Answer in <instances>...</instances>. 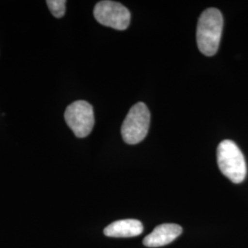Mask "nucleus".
Segmentation results:
<instances>
[{
	"label": "nucleus",
	"mask_w": 248,
	"mask_h": 248,
	"mask_svg": "<svg viewBox=\"0 0 248 248\" xmlns=\"http://www.w3.org/2000/svg\"><path fill=\"white\" fill-rule=\"evenodd\" d=\"M223 18L219 9L204 10L197 27V44L199 50L207 56L217 53L222 38Z\"/></svg>",
	"instance_id": "1"
},
{
	"label": "nucleus",
	"mask_w": 248,
	"mask_h": 248,
	"mask_svg": "<svg viewBox=\"0 0 248 248\" xmlns=\"http://www.w3.org/2000/svg\"><path fill=\"white\" fill-rule=\"evenodd\" d=\"M217 162L222 174L232 182L239 184L247 177V164L237 144L231 140L220 142L217 148Z\"/></svg>",
	"instance_id": "2"
},
{
	"label": "nucleus",
	"mask_w": 248,
	"mask_h": 248,
	"mask_svg": "<svg viewBox=\"0 0 248 248\" xmlns=\"http://www.w3.org/2000/svg\"><path fill=\"white\" fill-rule=\"evenodd\" d=\"M150 125V111L147 106L138 102L133 105L124 120L122 135L128 144H137L147 135Z\"/></svg>",
	"instance_id": "3"
},
{
	"label": "nucleus",
	"mask_w": 248,
	"mask_h": 248,
	"mask_svg": "<svg viewBox=\"0 0 248 248\" xmlns=\"http://www.w3.org/2000/svg\"><path fill=\"white\" fill-rule=\"evenodd\" d=\"M64 119L73 133L78 138L87 137L95 124L93 108L84 100L76 101L67 107Z\"/></svg>",
	"instance_id": "4"
},
{
	"label": "nucleus",
	"mask_w": 248,
	"mask_h": 248,
	"mask_svg": "<svg viewBox=\"0 0 248 248\" xmlns=\"http://www.w3.org/2000/svg\"><path fill=\"white\" fill-rule=\"evenodd\" d=\"M94 16L100 24L118 31L126 30L131 21L130 11L114 1L98 2L94 9Z\"/></svg>",
	"instance_id": "5"
},
{
	"label": "nucleus",
	"mask_w": 248,
	"mask_h": 248,
	"mask_svg": "<svg viewBox=\"0 0 248 248\" xmlns=\"http://www.w3.org/2000/svg\"><path fill=\"white\" fill-rule=\"evenodd\" d=\"M182 228L175 223H164L156 226L143 241L147 248H160L172 243L181 234Z\"/></svg>",
	"instance_id": "6"
},
{
	"label": "nucleus",
	"mask_w": 248,
	"mask_h": 248,
	"mask_svg": "<svg viewBox=\"0 0 248 248\" xmlns=\"http://www.w3.org/2000/svg\"><path fill=\"white\" fill-rule=\"evenodd\" d=\"M143 231L142 222L135 219L120 220L108 224L104 229V234L108 237H134Z\"/></svg>",
	"instance_id": "7"
},
{
	"label": "nucleus",
	"mask_w": 248,
	"mask_h": 248,
	"mask_svg": "<svg viewBox=\"0 0 248 248\" xmlns=\"http://www.w3.org/2000/svg\"><path fill=\"white\" fill-rule=\"evenodd\" d=\"M47 6L55 18H62L65 13V4L64 0H48Z\"/></svg>",
	"instance_id": "8"
}]
</instances>
